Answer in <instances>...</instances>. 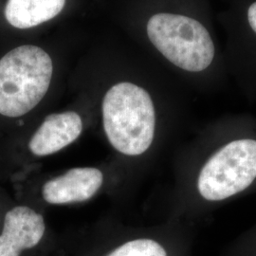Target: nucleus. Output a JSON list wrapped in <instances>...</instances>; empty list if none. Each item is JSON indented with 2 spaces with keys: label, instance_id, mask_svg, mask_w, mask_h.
<instances>
[{
  "label": "nucleus",
  "instance_id": "nucleus-10",
  "mask_svg": "<svg viewBox=\"0 0 256 256\" xmlns=\"http://www.w3.org/2000/svg\"><path fill=\"white\" fill-rule=\"evenodd\" d=\"M248 20L250 23V26L256 32V2L252 4L248 10Z\"/></svg>",
  "mask_w": 256,
  "mask_h": 256
},
{
  "label": "nucleus",
  "instance_id": "nucleus-2",
  "mask_svg": "<svg viewBox=\"0 0 256 256\" xmlns=\"http://www.w3.org/2000/svg\"><path fill=\"white\" fill-rule=\"evenodd\" d=\"M54 72L44 50L24 45L0 60V115L18 118L34 110L45 97Z\"/></svg>",
  "mask_w": 256,
  "mask_h": 256
},
{
  "label": "nucleus",
  "instance_id": "nucleus-6",
  "mask_svg": "<svg viewBox=\"0 0 256 256\" xmlns=\"http://www.w3.org/2000/svg\"><path fill=\"white\" fill-rule=\"evenodd\" d=\"M102 182V173L96 168H74L45 183L42 194L50 204L86 202L101 188Z\"/></svg>",
  "mask_w": 256,
  "mask_h": 256
},
{
  "label": "nucleus",
  "instance_id": "nucleus-1",
  "mask_svg": "<svg viewBox=\"0 0 256 256\" xmlns=\"http://www.w3.org/2000/svg\"><path fill=\"white\" fill-rule=\"evenodd\" d=\"M102 120L111 146L124 155H142L153 142L154 104L148 92L137 84L120 82L106 92Z\"/></svg>",
  "mask_w": 256,
  "mask_h": 256
},
{
  "label": "nucleus",
  "instance_id": "nucleus-4",
  "mask_svg": "<svg viewBox=\"0 0 256 256\" xmlns=\"http://www.w3.org/2000/svg\"><path fill=\"white\" fill-rule=\"evenodd\" d=\"M256 178V140H232L210 156L198 180L202 198L220 202L244 191Z\"/></svg>",
  "mask_w": 256,
  "mask_h": 256
},
{
  "label": "nucleus",
  "instance_id": "nucleus-3",
  "mask_svg": "<svg viewBox=\"0 0 256 256\" xmlns=\"http://www.w3.org/2000/svg\"><path fill=\"white\" fill-rule=\"evenodd\" d=\"M152 44L174 66L191 72L206 70L214 57L209 32L196 19L172 14H158L147 23Z\"/></svg>",
  "mask_w": 256,
  "mask_h": 256
},
{
  "label": "nucleus",
  "instance_id": "nucleus-7",
  "mask_svg": "<svg viewBox=\"0 0 256 256\" xmlns=\"http://www.w3.org/2000/svg\"><path fill=\"white\" fill-rule=\"evenodd\" d=\"M81 117L74 111L48 115L28 142L38 156L52 155L72 144L82 133Z\"/></svg>",
  "mask_w": 256,
  "mask_h": 256
},
{
  "label": "nucleus",
  "instance_id": "nucleus-8",
  "mask_svg": "<svg viewBox=\"0 0 256 256\" xmlns=\"http://www.w3.org/2000/svg\"><path fill=\"white\" fill-rule=\"evenodd\" d=\"M66 0H8L5 16L18 28L36 27L58 16Z\"/></svg>",
  "mask_w": 256,
  "mask_h": 256
},
{
  "label": "nucleus",
  "instance_id": "nucleus-9",
  "mask_svg": "<svg viewBox=\"0 0 256 256\" xmlns=\"http://www.w3.org/2000/svg\"><path fill=\"white\" fill-rule=\"evenodd\" d=\"M106 256H168L164 247L150 238L128 241Z\"/></svg>",
  "mask_w": 256,
  "mask_h": 256
},
{
  "label": "nucleus",
  "instance_id": "nucleus-5",
  "mask_svg": "<svg viewBox=\"0 0 256 256\" xmlns=\"http://www.w3.org/2000/svg\"><path fill=\"white\" fill-rule=\"evenodd\" d=\"M45 232L41 214L27 206H16L6 214L0 234V256H20L37 246Z\"/></svg>",
  "mask_w": 256,
  "mask_h": 256
}]
</instances>
